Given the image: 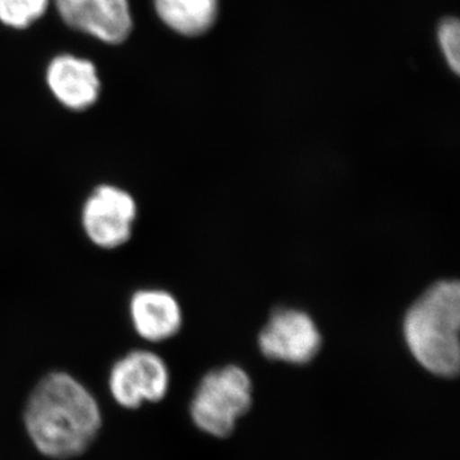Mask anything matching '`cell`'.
<instances>
[{"mask_svg": "<svg viewBox=\"0 0 460 460\" xmlns=\"http://www.w3.org/2000/svg\"><path fill=\"white\" fill-rule=\"evenodd\" d=\"M128 316L136 334L148 343L168 341L177 335L183 323L177 298L159 288L136 290L129 298Z\"/></svg>", "mask_w": 460, "mask_h": 460, "instance_id": "obj_8", "label": "cell"}, {"mask_svg": "<svg viewBox=\"0 0 460 460\" xmlns=\"http://www.w3.org/2000/svg\"><path fill=\"white\" fill-rule=\"evenodd\" d=\"M137 217V202L131 192L117 184L102 183L84 199L81 226L93 246L117 250L132 238Z\"/></svg>", "mask_w": 460, "mask_h": 460, "instance_id": "obj_4", "label": "cell"}, {"mask_svg": "<svg viewBox=\"0 0 460 460\" xmlns=\"http://www.w3.org/2000/svg\"><path fill=\"white\" fill-rule=\"evenodd\" d=\"M155 7L166 25L186 36L208 31L217 14V0H155Z\"/></svg>", "mask_w": 460, "mask_h": 460, "instance_id": "obj_10", "label": "cell"}, {"mask_svg": "<svg viewBox=\"0 0 460 460\" xmlns=\"http://www.w3.org/2000/svg\"><path fill=\"white\" fill-rule=\"evenodd\" d=\"M60 16L74 29L118 44L128 38L132 17L127 0H56Z\"/></svg>", "mask_w": 460, "mask_h": 460, "instance_id": "obj_7", "label": "cell"}, {"mask_svg": "<svg viewBox=\"0 0 460 460\" xmlns=\"http://www.w3.org/2000/svg\"><path fill=\"white\" fill-rule=\"evenodd\" d=\"M51 93L71 111H86L99 98L100 83L95 66L71 56L57 58L48 71Z\"/></svg>", "mask_w": 460, "mask_h": 460, "instance_id": "obj_9", "label": "cell"}, {"mask_svg": "<svg viewBox=\"0 0 460 460\" xmlns=\"http://www.w3.org/2000/svg\"><path fill=\"white\" fill-rule=\"evenodd\" d=\"M171 374L164 359L148 349H133L117 359L109 371V392L118 405L138 410L145 402L165 398Z\"/></svg>", "mask_w": 460, "mask_h": 460, "instance_id": "obj_5", "label": "cell"}, {"mask_svg": "<svg viewBox=\"0 0 460 460\" xmlns=\"http://www.w3.org/2000/svg\"><path fill=\"white\" fill-rule=\"evenodd\" d=\"M460 287L440 281L416 302L404 320V335L417 361L438 376L458 374Z\"/></svg>", "mask_w": 460, "mask_h": 460, "instance_id": "obj_2", "label": "cell"}, {"mask_svg": "<svg viewBox=\"0 0 460 460\" xmlns=\"http://www.w3.org/2000/svg\"><path fill=\"white\" fill-rule=\"evenodd\" d=\"M48 0H0V20L5 25L23 29L47 11Z\"/></svg>", "mask_w": 460, "mask_h": 460, "instance_id": "obj_11", "label": "cell"}, {"mask_svg": "<svg viewBox=\"0 0 460 460\" xmlns=\"http://www.w3.org/2000/svg\"><path fill=\"white\" fill-rule=\"evenodd\" d=\"M441 49L456 74L460 71V26L458 20H447L438 30Z\"/></svg>", "mask_w": 460, "mask_h": 460, "instance_id": "obj_12", "label": "cell"}, {"mask_svg": "<svg viewBox=\"0 0 460 460\" xmlns=\"http://www.w3.org/2000/svg\"><path fill=\"white\" fill-rule=\"evenodd\" d=\"M250 377L235 366L206 375L190 404L193 422L208 434L224 438L234 429L235 420L250 410Z\"/></svg>", "mask_w": 460, "mask_h": 460, "instance_id": "obj_3", "label": "cell"}, {"mask_svg": "<svg viewBox=\"0 0 460 460\" xmlns=\"http://www.w3.org/2000/svg\"><path fill=\"white\" fill-rule=\"evenodd\" d=\"M259 343L269 358L302 365L310 362L319 352L321 335L308 314L296 310H279L262 330Z\"/></svg>", "mask_w": 460, "mask_h": 460, "instance_id": "obj_6", "label": "cell"}, {"mask_svg": "<svg viewBox=\"0 0 460 460\" xmlns=\"http://www.w3.org/2000/svg\"><path fill=\"white\" fill-rule=\"evenodd\" d=\"M23 425L39 453L66 460L80 456L96 440L102 414L95 396L80 380L68 372L54 371L33 387Z\"/></svg>", "mask_w": 460, "mask_h": 460, "instance_id": "obj_1", "label": "cell"}]
</instances>
